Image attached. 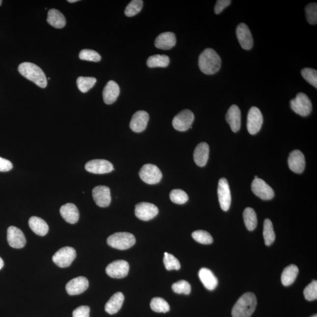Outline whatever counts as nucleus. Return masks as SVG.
I'll use <instances>...</instances> for the list:
<instances>
[{
  "instance_id": "nucleus-13",
  "label": "nucleus",
  "mask_w": 317,
  "mask_h": 317,
  "mask_svg": "<svg viewBox=\"0 0 317 317\" xmlns=\"http://www.w3.org/2000/svg\"><path fill=\"white\" fill-rule=\"evenodd\" d=\"M129 265L125 260H116L111 262L106 268V273L114 279H122L129 273Z\"/></svg>"
},
{
  "instance_id": "nucleus-26",
  "label": "nucleus",
  "mask_w": 317,
  "mask_h": 317,
  "mask_svg": "<svg viewBox=\"0 0 317 317\" xmlns=\"http://www.w3.org/2000/svg\"><path fill=\"white\" fill-rule=\"evenodd\" d=\"M199 279L209 290L212 291L217 288L218 280L214 274L206 268H202L199 272Z\"/></svg>"
},
{
  "instance_id": "nucleus-18",
  "label": "nucleus",
  "mask_w": 317,
  "mask_h": 317,
  "mask_svg": "<svg viewBox=\"0 0 317 317\" xmlns=\"http://www.w3.org/2000/svg\"><path fill=\"white\" fill-rule=\"evenodd\" d=\"M89 282L85 277L75 278L66 284V290L70 295H79L82 294L88 288Z\"/></svg>"
},
{
  "instance_id": "nucleus-25",
  "label": "nucleus",
  "mask_w": 317,
  "mask_h": 317,
  "mask_svg": "<svg viewBox=\"0 0 317 317\" xmlns=\"http://www.w3.org/2000/svg\"><path fill=\"white\" fill-rule=\"evenodd\" d=\"M209 156V146L205 143L199 144L194 151V161L198 167H203L206 165Z\"/></svg>"
},
{
  "instance_id": "nucleus-10",
  "label": "nucleus",
  "mask_w": 317,
  "mask_h": 317,
  "mask_svg": "<svg viewBox=\"0 0 317 317\" xmlns=\"http://www.w3.org/2000/svg\"><path fill=\"white\" fill-rule=\"evenodd\" d=\"M159 213L158 207L155 204L141 202L136 205L135 213L139 219L143 221H149L155 217Z\"/></svg>"
},
{
  "instance_id": "nucleus-49",
  "label": "nucleus",
  "mask_w": 317,
  "mask_h": 317,
  "mask_svg": "<svg viewBox=\"0 0 317 317\" xmlns=\"http://www.w3.org/2000/svg\"><path fill=\"white\" fill-rule=\"evenodd\" d=\"M78 1V0H68V2L73 3Z\"/></svg>"
},
{
  "instance_id": "nucleus-11",
  "label": "nucleus",
  "mask_w": 317,
  "mask_h": 317,
  "mask_svg": "<svg viewBox=\"0 0 317 317\" xmlns=\"http://www.w3.org/2000/svg\"><path fill=\"white\" fill-rule=\"evenodd\" d=\"M217 193L220 207L223 211H228L231 207V197L230 187L226 178L219 180Z\"/></svg>"
},
{
  "instance_id": "nucleus-7",
  "label": "nucleus",
  "mask_w": 317,
  "mask_h": 317,
  "mask_svg": "<svg viewBox=\"0 0 317 317\" xmlns=\"http://www.w3.org/2000/svg\"><path fill=\"white\" fill-rule=\"evenodd\" d=\"M141 179L149 185H155L161 182L162 173L157 166L146 164L143 166L140 172Z\"/></svg>"
},
{
  "instance_id": "nucleus-42",
  "label": "nucleus",
  "mask_w": 317,
  "mask_h": 317,
  "mask_svg": "<svg viewBox=\"0 0 317 317\" xmlns=\"http://www.w3.org/2000/svg\"><path fill=\"white\" fill-rule=\"evenodd\" d=\"M81 60L86 61L99 62L101 60V56L96 51L92 50L85 49L81 51L79 55Z\"/></svg>"
},
{
  "instance_id": "nucleus-46",
  "label": "nucleus",
  "mask_w": 317,
  "mask_h": 317,
  "mask_svg": "<svg viewBox=\"0 0 317 317\" xmlns=\"http://www.w3.org/2000/svg\"><path fill=\"white\" fill-rule=\"evenodd\" d=\"M231 0H217L216 4L214 6V13L216 14H219L231 4Z\"/></svg>"
},
{
  "instance_id": "nucleus-30",
  "label": "nucleus",
  "mask_w": 317,
  "mask_h": 317,
  "mask_svg": "<svg viewBox=\"0 0 317 317\" xmlns=\"http://www.w3.org/2000/svg\"><path fill=\"white\" fill-rule=\"evenodd\" d=\"M298 268L295 265L291 264L286 267L282 274V282L284 286H289L292 285L297 279Z\"/></svg>"
},
{
  "instance_id": "nucleus-39",
  "label": "nucleus",
  "mask_w": 317,
  "mask_h": 317,
  "mask_svg": "<svg viewBox=\"0 0 317 317\" xmlns=\"http://www.w3.org/2000/svg\"><path fill=\"white\" fill-rule=\"evenodd\" d=\"M166 268L169 271L179 270L180 268V262L173 255L165 252L164 259Z\"/></svg>"
},
{
  "instance_id": "nucleus-17",
  "label": "nucleus",
  "mask_w": 317,
  "mask_h": 317,
  "mask_svg": "<svg viewBox=\"0 0 317 317\" xmlns=\"http://www.w3.org/2000/svg\"><path fill=\"white\" fill-rule=\"evenodd\" d=\"M236 35L241 47L244 50H251L253 46V39L251 32L246 24L241 23L236 29Z\"/></svg>"
},
{
  "instance_id": "nucleus-28",
  "label": "nucleus",
  "mask_w": 317,
  "mask_h": 317,
  "mask_svg": "<svg viewBox=\"0 0 317 317\" xmlns=\"http://www.w3.org/2000/svg\"><path fill=\"white\" fill-rule=\"evenodd\" d=\"M29 224L32 231L40 236L46 235L49 231L47 223L40 217H31L29 220Z\"/></svg>"
},
{
  "instance_id": "nucleus-4",
  "label": "nucleus",
  "mask_w": 317,
  "mask_h": 317,
  "mask_svg": "<svg viewBox=\"0 0 317 317\" xmlns=\"http://www.w3.org/2000/svg\"><path fill=\"white\" fill-rule=\"evenodd\" d=\"M108 245L113 248L118 250H126L131 248L136 243L134 235L129 232H116L108 238Z\"/></svg>"
},
{
  "instance_id": "nucleus-36",
  "label": "nucleus",
  "mask_w": 317,
  "mask_h": 317,
  "mask_svg": "<svg viewBox=\"0 0 317 317\" xmlns=\"http://www.w3.org/2000/svg\"><path fill=\"white\" fill-rule=\"evenodd\" d=\"M144 2L142 0H133L127 5L125 10V14L129 17L136 16L141 11Z\"/></svg>"
},
{
  "instance_id": "nucleus-33",
  "label": "nucleus",
  "mask_w": 317,
  "mask_h": 317,
  "mask_svg": "<svg viewBox=\"0 0 317 317\" xmlns=\"http://www.w3.org/2000/svg\"><path fill=\"white\" fill-rule=\"evenodd\" d=\"M263 236L265 245L270 246L276 239V234L273 229V223L271 220L266 219L264 222Z\"/></svg>"
},
{
  "instance_id": "nucleus-37",
  "label": "nucleus",
  "mask_w": 317,
  "mask_h": 317,
  "mask_svg": "<svg viewBox=\"0 0 317 317\" xmlns=\"http://www.w3.org/2000/svg\"><path fill=\"white\" fill-rule=\"evenodd\" d=\"M170 199L173 203L183 204L188 201L189 197L187 193L181 189L172 190L170 193Z\"/></svg>"
},
{
  "instance_id": "nucleus-34",
  "label": "nucleus",
  "mask_w": 317,
  "mask_h": 317,
  "mask_svg": "<svg viewBox=\"0 0 317 317\" xmlns=\"http://www.w3.org/2000/svg\"><path fill=\"white\" fill-rule=\"evenodd\" d=\"M150 308L153 312L156 313H166L170 311V306L167 301L160 297L153 298L151 300Z\"/></svg>"
},
{
  "instance_id": "nucleus-38",
  "label": "nucleus",
  "mask_w": 317,
  "mask_h": 317,
  "mask_svg": "<svg viewBox=\"0 0 317 317\" xmlns=\"http://www.w3.org/2000/svg\"><path fill=\"white\" fill-rule=\"evenodd\" d=\"M192 237L197 242L203 244H210L213 243V238L209 232L204 231H197L193 232Z\"/></svg>"
},
{
  "instance_id": "nucleus-16",
  "label": "nucleus",
  "mask_w": 317,
  "mask_h": 317,
  "mask_svg": "<svg viewBox=\"0 0 317 317\" xmlns=\"http://www.w3.org/2000/svg\"><path fill=\"white\" fill-rule=\"evenodd\" d=\"M7 241L11 247L15 249L23 248L26 244V238L20 229L10 226L7 230Z\"/></svg>"
},
{
  "instance_id": "nucleus-32",
  "label": "nucleus",
  "mask_w": 317,
  "mask_h": 317,
  "mask_svg": "<svg viewBox=\"0 0 317 317\" xmlns=\"http://www.w3.org/2000/svg\"><path fill=\"white\" fill-rule=\"evenodd\" d=\"M243 219L246 228L249 231H253L258 225V217L255 210L247 207L243 212Z\"/></svg>"
},
{
  "instance_id": "nucleus-29",
  "label": "nucleus",
  "mask_w": 317,
  "mask_h": 317,
  "mask_svg": "<svg viewBox=\"0 0 317 317\" xmlns=\"http://www.w3.org/2000/svg\"><path fill=\"white\" fill-rule=\"evenodd\" d=\"M47 22L56 29H62L66 25V19L63 15L56 9H51L48 12Z\"/></svg>"
},
{
  "instance_id": "nucleus-31",
  "label": "nucleus",
  "mask_w": 317,
  "mask_h": 317,
  "mask_svg": "<svg viewBox=\"0 0 317 317\" xmlns=\"http://www.w3.org/2000/svg\"><path fill=\"white\" fill-rule=\"evenodd\" d=\"M170 60L169 57L165 55H154L150 56L147 60L148 67L152 68L156 67L166 68L169 64Z\"/></svg>"
},
{
  "instance_id": "nucleus-44",
  "label": "nucleus",
  "mask_w": 317,
  "mask_h": 317,
  "mask_svg": "<svg viewBox=\"0 0 317 317\" xmlns=\"http://www.w3.org/2000/svg\"><path fill=\"white\" fill-rule=\"evenodd\" d=\"M305 298L308 301H314L317 298V282L314 280L309 284L304 290Z\"/></svg>"
},
{
  "instance_id": "nucleus-27",
  "label": "nucleus",
  "mask_w": 317,
  "mask_h": 317,
  "mask_svg": "<svg viewBox=\"0 0 317 317\" xmlns=\"http://www.w3.org/2000/svg\"><path fill=\"white\" fill-rule=\"evenodd\" d=\"M124 301V295L122 292H118L112 296L105 305V312L110 315H115L118 312Z\"/></svg>"
},
{
  "instance_id": "nucleus-24",
  "label": "nucleus",
  "mask_w": 317,
  "mask_h": 317,
  "mask_svg": "<svg viewBox=\"0 0 317 317\" xmlns=\"http://www.w3.org/2000/svg\"><path fill=\"white\" fill-rule=\"evenodd\" d=\"M60 213L62 218L70 224H75L79 220L80 213L74 204L66 203L61 206Z\"/></svg>"
},
{
  "instance_id": "nucleus-35",
  "label": "nucleus",
  "mask_w": 317,
  "mask_h": 317,
  "mask_svg": "<svg viewBox=\"0 0 317 317\" xmlns=\"http://www.w3.org/2000/svg\"><path fill=\"white\" fill-rule=\"evenodd\" d=\"M96 83V79L93 77H80L77 78V84L81 92L86 93L92 88Z\"/></svg>"
},
{
  "instance_id": "nucleus-51",
  "label": "nucleus",
  "mask_w": 317,
  "mask_h": 317,
  "mask_svg": "<svg viewBox=\"0 0 317 317\" xmlns=\"http://www.w3.org/2000/svg\"><path fill=\"white\" fill-rule=\"evenodd\" d=\"M317 317V315H315V316H313V317Z\"/></svg>"
},
{
  "instance_id": "nucleus-3",
  "label": "nucleus",
  "mask_w": 317,
  "mask_h": 317,
  "mask_svg": "<svg viewBox=\"0 0 317 317\" xmlns=\"http://www.w3.org/2000/svg\"><path fill=\"white\" fill-rule=\"evenodd\" d=\"M19 71L21 75L32 81L39 87L45 88L47 86L46 76L41 68L31 62L21 63L19 66Z\"/></svg>"
},
{
  "instance_id": "nucleus-5",
  "label": "nucleus",
  "mask_w": 317,
  "mask_h": 317,
  "mask_svg": "<svg viewBox=\"0 0 317 317\" xmlns=\"http://www.w3.org/2000/svg\"><path fill=\"white\" fill-rule=\"evenodd\" d=\"M292 110L302 116H307L312 113V104L309 96L304 93H298L290 101Z\"/></svg>"
},
{
  "instance_id": "nucleus-21",
  "label": "nucleus",
  "mask_w": 317,
  "mask_h": 317,
  "mask_svg": "<svg viewBox=\"0 0 317 317\" xmlns=\"http://www.w3.org/2000/svg\"><path fill=\"white\" fill-rule=\"evenodd\" d=\"M226 119L232 132H237L239 131L241 127V111L238 106H231L226 115Z\"/></svg>"
},
{
  "instance_id": "nucleus-12",
  "label": "nucleus",
  "mask_w": 317,
  "mask_h": 317,
  "mask_svg": "<svg viewBox=\"0 0 317 317\" xmlns=\"http://www.w3.org/2000/svg\"><path fill=\"white\" fill-rule=\"evenodd\" d=\"M254 194L264 201L271 200L274 197V190L263 180L257 178L252 184Z\"/></svg>"
},
{
  "instance_id": "nucleus-48",
  "label": "nucleus",
  "mask_w": 317,
  "mask_h": 317,
  "mask_svg": "<svg viewBox=\"0 0 317 317\" xmlns=\"http://www.w3.org/2000/svg\"><path fill=\"white\" fill-rule=\"evenodd\" d=\"M4 266V261H3L2 259L0 258V270Z\"/></svg>"
},
{
  "instance_id": "nucleus-15",
  "label": "nucleus",
  "mask_w": 317,
  "mask_h": 317,
  "mask_svg": "<svg viewBox=\"0 0 317 317\" xmlns=\"http://www.w3.org/2000/svg\"><path fill=\"white\" fill-rule=\"evenodd\" d=\"M92 196L96 205L101 207L110 206L111 202L110 189L105 186H98L92 190Z\"/></svg>"
},
{
  "instance_id": "nucleus-8",
  "label": "nucleus",
  "mask_w": 317,
  "mask_h": 317,
  "mask_svg": "<svg viewBox=\"0 0 317 317\" xmlns=\"http://www.w3.org/2000/svg\"><path fill=\"white\" fill-rule=\"evenodd\" d=\"M195 116L192 112L189 110H185L174 116L172 120V125L177 131L185 132L190 128H192V125Z\"/></svg>"
},
{
  "instance_id": "nucleus-19",
  "label": "nucleus",
  "mask_w": 317,
  "mask_h": 317,
  "mask_svg": "<svg viewBox=\"0 0 317 317\" xmlns=\"http://www.w3.org/2000/svg\"><path fill=\"white\" fill-rule=\"evenodd\" d=\"M289 168L296 173H302L306 167V160L300 150H295L289 154L288 159Z\"/></svg>"
},
{
  "instance_id": "nucleus-40",
  "label": "nucleus",
  "mask_w": 317,
  "mask_h": 317,
  "mask_svg": "<svg viewBox=\"0 0 317 317\" xmlns=\"http://www.w3.org/2000/svg\"><path fill=\"white\" fill-rule=\"evenodd\" d=\"M306 14L308 23L311 25H316L317 23V4L316 2L310 3L306 8Z\"/></svg>"
},
{
  "instance_id": "nucleus-20",
  "label": "nucleus",
  "mask_w": 317,
  "mask_h": 317,
  "mask_svg": "<svg viewBox=\"0 0 317 317\" xmlns=\"http://www.w3.org/2000/svg\"><path fill=\"white\" fill-rule=\"evenodd\" d=\"M149 119V114L146 111H138L132 117L130 128L136 133L143 132L146 128Z\"/></svg>"
},
{
  "instance_id": "nucleus-6",
  "label": "nucleus",
  "mask_w": 317,
  "mask_h": 317,
  "mask_svg": "<svg viewBox=\"0 0 317 317\" xmlns=\"http://www.w3.org/2000/svg\"><path fill=\"white\" fill-rule=\"evenodd\" d=\"M76 251L70 247H65L60 249L53 257V260L58 267H68L76 258Z\"/></svg>"
},
{
  "instance_id": "nucleus-22",
  "label": "nucleus",
  "mask_w": 317,
  "mask_h": 317,
  "mask_svg": "<svg viewBox=\"0 0 317 317\" xmlns=\"http://www.w3.org/2000/svg\"><path fill=\"white\" fill-rule=\"evenodd\" d=\"M176 43V35L173 32L162 33L156 37L155 45L159 49L168 50L174 47Z\"/></svg>"
},
{
  "instance_id": "nucleus-41",
  "label": "nucleus",
  "mask_w": 317,
  "mask_h": 317,
  "mask_svg": "<svg viewBox=\"0 0 317 317\" xmlns=\"http://www.w3.org/2000/svg\"><path fill=\"white\" fill-rule=\"evenodd\" d=\"M302 76L308 83L317 88V71L315 69L306 68L302 69Z\"/></svg>"
},
{
  "instance_id": "nucleus-23",
  "label": "nucleus",
  "mask_w": 317,
  "mask_h": 317,
  "mask_svg": "<svg viewBox=\"0 0 317 317\" xmlns=\"http://www.w3.org/2000/svg\"><path fill=\"white\" fill-rule=\"evenodd\" d=\"M120 93V87L114 81H110L106 85L103 93L104 101L106 104L111 105L116 101Z\"/></svg>"
},
{
  "instance_id": "nucleus-14",
  "label": "nucleus",
  "mask_w": 317,
  "mask_h": 317,
  "mask_svg": "<svg viewBox=\"0 0 317 317\" xmlns=\"http://www.w3.org/2000/svg\"><path fill=\"white\" fill-rule=\"evenodd\" d=\"M86 171L94 174L110 173L114 170V166L110 162L105 159H95L87 162Z\"/></svg>"
},
{
  "instance_id": "nucleus-50",
  "label": "nucleus",
  "mask_w": 317,
  "mask_h": 317,
  "mask_svg": "<svg viewBox=\"0 0 317 317\" xmlns=\"http://www.w3.org/2000/svg\"><path fill=\"white\" fill-rule=\"evenodd\" d=\"M2 2V1H1V0H0V6L1 5Z\"/></svg>"
},
{
  "instance_id": "nucleus-47",
  "label": "nucleus",
  "mask_w": 317,
  "mask_h": 317,
  "mask_svg": "<svg viewBox=\"0 0 317 317\" xmlns=\"http://www.w3.org/2000/svg\"><path fill=\"white\" fill-rule=\"evenodd\" d=\"M13 167V164L10 161L0 157V172L10 171Z\"/></svg>"
},
{
  "instance_id": "nucleus-9",
  "label": "nucleus",
  "mask_w": 317,
  "mask_h": 317,
  "mask_svg": "<svg viewBox=\"0 0 317 317\" xmlns=\"http://www.w3.org/2000/svg\"><path fill=\"white\" fill-rule=\"evenodd\" d=\"M263 123V117L258 108L253 107L250 108L247 116V128L251 135H255L261 128Z\"/></svg>"
},
{
  "instance_id": "nucleus-45",
  "label": "nucleus",
  "mask_w": 317,
  "mask_h": 317,
  "mask_svg": "<svg viewBox=\"0 0 317 317\" xmlns=\"http://www.w3.org/2000/svg\"><path fill=\"white\" fill-rule=\"evenodd\" d=\"M90 309L88 306H82L78 307L72 313L73 317H89Z\"/></svg>"
},
{
  "instance_id": "nucleus-2",
  "label": "nucleus",
  "mask_w": 317,
  "mask_h": 317,
  "mask_svg": "<svg viewBox=\"0 0 317 317\" xmlns=\"http://www.w3.org/2000/svg\"><path fill=\"white\" fill-rule=\"evenodd\" d=\"M257 298L252 292H247L238 299L232 308V317H250L257 306Z\"/></svg>"
},
{
  "instance_id": "nucleus-43",
  "label": "nucleus",
  "mask_w": 317,
  "mask_h": 317,
  "mask_svg": "<svg viewBox=\"0 0 317 317\" xmlns=\"http://www.w3.org/2000/svg\"><path fill=\"white\" fill-rule=\"evenodd\" d=\"M172 289L177 294L188 295L191 292V286L185 280H180L172 285Z\"/></svg>"
},
{
  "instance_id": "nucleus-1",
  "label": "nucleus",
  "mask_w": 317,
  "mask_h": 317,
  "mask_svg": "<svg viewBox=\"0 0 317 317\" xmlns=\"http://www.w3.org/2000/svg\"><path fill=\"white\" fill-rule=\"evenodd\" d=\"M222 59L219 54L211 48H206L199 57V66L203 73L213 75L220 70Z\"/></svg>"
}]
</instances>
